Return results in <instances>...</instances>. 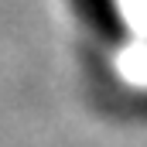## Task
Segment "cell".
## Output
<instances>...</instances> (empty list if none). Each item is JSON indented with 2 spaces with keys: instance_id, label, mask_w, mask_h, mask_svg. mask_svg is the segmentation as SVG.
Instances as JSON below:
<instances>
[{
  "instance_id": "1",
  "label": "cell",
  "mask_w": 147,
  "mask_h": 147,
  "mask_svg": "<svg viewBox=\"0 0 147 147\" xmlns=\"http://www.w3.org/2000/svg\"><path fill=\"white\" fill-rule=\"evenodd\" d=\"M72 14L79 17V24L110 48H120L130 28H127V17L120 10V0H69Z\"/></svg>"
}]
</instances>
